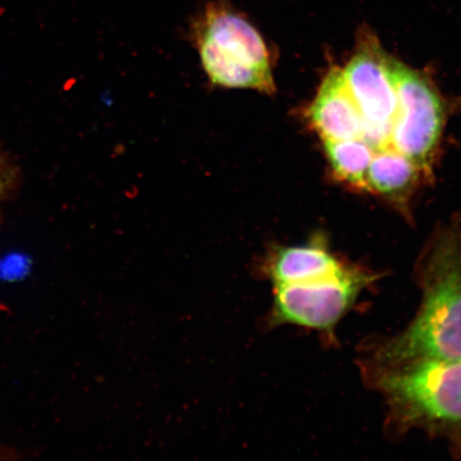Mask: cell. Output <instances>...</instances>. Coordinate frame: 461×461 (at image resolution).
Returning <instances> with one entry per match:
<instances>
[{
  "label": "cell",
  "instance_id": "3",
  "mask_svg": "<svg viewBox=\"0 0 461 461\" xmlns=\"http://www.w3.org/2000/svg\"><path fill=\"white\" fill-rule=\"evenodd\" d=\"M193 38L212 86L275 94L272 51L239 11L222 2L210 4L195 20Z\"/></svg>",
  "mask_w": 461,
  "mask_h": 461
},
{
  "label": "cell",
  "instance_id": "8",
  "mask_svg": "<svg viewBox=\"0 0 461 461\" xmlns=\"http://www.w3.org/2000/svg\"><path fill=\"white\" fill-rule=\"evenodd\" d=\"M257 267L274 285L334 278L350 268L319 244L272 247Z\"/></svg>",
  "mask_w": 461,
  "mask_h": 461
},
{
  "label": "cell",
  "instance_id": "6",
  "mask_svg": "<svg viewBox=\"0 0 461 461\" xmlns=\"http://www.w3.org/2000/svg\"><path fill=\"white\" fill-rule=\"evenodd\" d=\"M375 276L350 267L334 278L274 285V303L267 325H295L331 336L360 293Z\"/></svg>",
  "mask_w": 461,
  "mask_h": 461
},
{
  "label": "cell",
  "instance_id": "7",
  "mask_svg": "<svg viewBox=\"0 0 461 461\" xmlns=\"http://www.w3.org/2000/svg\"><path fill=\"white\" fill-rule=\"evenodd\" d=\"M305 114L324 142L361 140V114L346 86L342 68L328 71Z\"/></svg>",
  "mask_w": 461,
  "mask_h": 461
},
{
  "label": "cell",
  "instance_id": "2",
  "mask_svg": "<svg viewBox=\"0 0 461 461\" xmlns=\"http://www.w3.org/2000/svg\"><path fill=\"white\" fill-rule=\"evenodd\" d=\"M367 372L397 430H424L461 449V360H423Z\"/></svg>",
  "mask_w": 461,
  "mask_h": 461
},
{
  "label": "cell",
  "instance_id": "1",
  "mask_svg": "<svg viewBox=\"0 0 461 461\" xmlns=\"http://www.w3.org/2000/svg\"><path fill=\"white\" fill-rule=\"evenodd\" d=\"M419 312L405 330L373 348L367 370L423 360H461L459 226L432 239L417 265Z\"/></svg>",
  "mask_w": 461,
  "mask_h": 461
},
{
  "label": "cell",
  "instance_id": "9",
  "mask_svg": "<svg viewBox=\"0 0 461 461\" xmlns=\"http://www.w3.org/2000/svg\"><path fill=\"white\" fill-rule=\"evenodd\" d=\"M422 178H428L412 161L392 149L374 155L367 173L368 192L383 195L408 215L409 199Z\"/></svg>",
  "mask_w": 461,
  "mask_h": 461
},
{
  "label": "cell",
  "instance_id": "5",
  "mask_svg": "<svg viewBox=\"0 0 461 461\" xmlns=\"http://www.w3.org/2000/svg\"><path fill=\"white\" fill-rule=\"evenodd\" d=\"M391 57L374 34L362 33L354 55L342 68L346 86L361 114V140L375 154L392 149L399 102L391 73Z\"/></svg>",
  "mask_w": 461,
  "mask_h": 461
},
{
  "label": "cell",
  "instance_id": "10",
  "mask_svg": "<svg viewBox=\"0 0 461 461\" xmlns=\"http://www.w3.org/2000/svg\"><path fill=\"white\" fill-rule=\"evenodd\" d=\"M324 146L334 176L368 192L367 173L375 155L372 148L362 140L326 141Z\"/></svg>",
  "mask_w": 461,
  "mask_h": 461
},
{
  "label": "cell",
  "instance_id": "4",
  "mask_svg": "<svg viewBox=\"0 0 461 461\" xmlns=\"http://www.w3.org/2000/svg\"><path fill=\"white\" fill-rule=\"evenodd\" d=\"M397 94V113L391 146L428 177L445 128L446 108L429 77L391 57Z\"/></svg>",
  "mask_w": 461,
  "mask_h": 461
}]
</instances>
